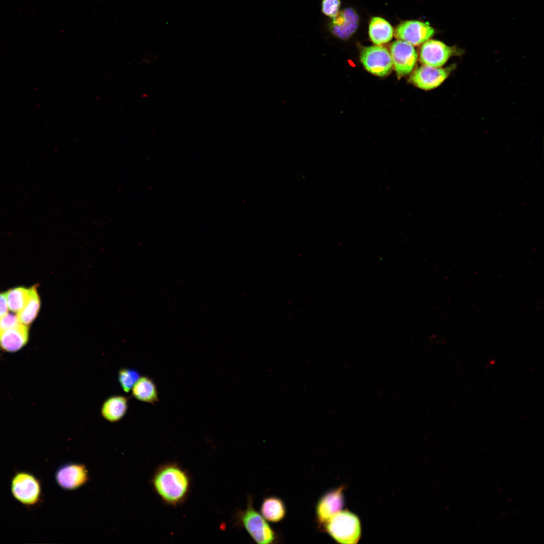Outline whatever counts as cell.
Instances as JSON below:
<instances>
[{
  "label": "cell",
  "mask_w": 544,
  "mask_h": 544,
  "mask_svg": "<svg viewBox=\"0 0 544 544\" xmlns=\"http://www.w3.org/2000/svg\"><path fill=\"white\" fill-rule=\"evenodd\" d=\"M139 372L133 368H122L118 370L117 378L124 392L128 393L140 377Z\"/></svg>",
  "instance_id": "ffe728a7"
},
{
  "label": "cell",
  "mask_w": 544,
  "mask_h": 544,
  "mask_svg": "<svg viewBox=\"0 0 544 544\" xmlns=\"http://www.w3.org/2000/svg\"><path fill=\"white\" fill-rule=\"evenodd\" d=\"M451 68L434 67L423 65L416 70L409 81L418 88L430 90L441 85L448 78Z\"/></svg>",
  "instance_id": "8fae6325"
},
{
  "label": "cell",
  "mask_w": 544,
  "mask_h": 544,
  "mask_svg": "<svg viewBox=\"0 0 544 544\" xmlns=\"http://www.w3.org/2000/svg\"><path fill=\"white\" fill-rule=\"evenodd\" d=\"M20 322L17 315L11 314L0 318V334Z\"/></svg>",
  "instance_id": "7402d4cb"
},
{
  "label": "cell",
  "mask_w": 544,
  "mask_h": 544,
  "mask_svg": "<svg viewBox=\"0 0 544 544\" xmlns=\"http://www.w3.org/2000/svg\"><path fill=\"white\" fill-rule=\"evenodd\" d=\"M131 394L136 399L152 404L159 401L156 385L152 379L147 376L139 378L131 389Z\"/></svg>",
  "instance_id": "9a60e30c"
},
{
  "label": "cell",
  "mask_w": 544,
  "mask_h": 544,
  "mask_svg": "<svg viewBox=\"0 0 544 544\" xmlns=\"http://www.w3.org/2000/svg\"><path fill=\"white\" fill-rule=\"evenodd\" d=\"M260 513L264 518L271 522H278L285 517L286 509L282 500L275 496L265 498L262 501Z\"/></svg>",
  "instance_id": "e0dca14e"
},
{
  "label": "cell",
  "mask_w": 544,
  "mask_h": 544,
  "mask_svg": "<svg viewBox=\"0 0 544 544\" xmlns=\"http://www.w3.org/2000/svg\"><path fill=\"white\" fill-rule=\"evenodd\" d=\"M434 34V29L428 22L416 20L404 21L396 28L395 36L398 40L417 46L429 40Z\"/></svg>",
  "instance_id": "30bf717a"
},
{
  "label": "cell",
  "mask_w": 544,
  "mask_h": 544,
  "mask_svg": "<svg viewBox=\"0 0 544 544\" xmlns=\"http://www.w3.org/2000/svg\"><path fill=\"white\" fill-rule=\"evenodd\" d=\"M40 307V300L36 287L30 288L29 298L24 307L17 314L19 321L26 325L36 317Z\"/></svg>",
  "instance_id": "ac0fdd59"
},
{
  "label": "cell",
  "mask_w": 544,
  "mask_h": 544,
  "mask_svg": "<svg viewBox=\"0 0 544 544\" xmlns=\"http://www.w3.org/2000/svg\"><path fill=\"white\" fill-rule=\"evenodd\" d=\"M11 491L16 500L27 507H35L42 500L40 480L29 471L15 472L11 482Z\"/></svg>",
  "instance_id": "277c9868"
},
{
  "label": "cell",
  "mask_w": 544,
  "mask_h": 544,
  "mask_svg": "<svg viewBox=\"0 0 544 544\" xmlns=\"http://www.w3.org/2000/svg\"><path fill=\"white\" fill-rule=\"evenodd\" d=\"M321 528L339 543L356 544L361 536V525L358 516L345 509L341 510Z\"/></svg>",
  "instance_id": "7a4b0ae2"
},
{
  "label": "cell",
  "mask_w": 544,
  "mask_h": 544,
  "mask_svg": "<svg viewBox=\"0 0 544 544\" xmlns=\"http://www.w3.org/2000/svg\"><path fill=\"white\" fill-rule=\"evenodd\" d=\"M340 0H322L321 11L325 16L333 18L339 13Z\"/></svg>",
  "instance_id": "44dd1931"
},
{
  "label": "cell",
  "mask_w": 544,
  "mask_h": 544,
  "mask_svg": "<svg viewBox=\"0 0 544 544\" xmlns=\"http://www.w3.org/2000/svg\"><path fill=\"white\" fill-rule=\"evenodd\" d=\"M30 294V288L20 287L11 289L5 293L8 306L13 312L18 313L25 306Z\"/></svg>",
  "instance_id": "d6986e66"
},
{
  "label": "cell",
  "mask_w": 544,
  "mask_h": 544,
  "mask_svg": "<svg viewBox=\"0 0 544 544\" xmlns=\"http://www.w3.org/2000/svg\"><path fill=\"white\" fill-rule=\"evenodd\" d=\"M359 17L352 8L339 11L329 24V29L335 37L343 40L350 38L358 26Z\"/></svg>",
  "instance_id": "7c38bea8"
},
{
  "label": "cell",
  "mask_w": 544,
  "mask_h": 544,
  "mask_svg": "<svg viewBox=\"0 0 544 544\" xmlns=\"http://www.w3.org/2000/svg\"><path fill=\"white\" fill-rule=\"evenodd\" d=\"M54 479L57 485L65 491H74L86 484L89 480V471L82 463L67 462L56 470Z\"/></svg>",
  "instance_id": "52a82bcc"
},
{
  "label": "cell",
  "mask_w": 544,
  "mask_h": 544,
  "mask_svg": "<svg viewBox=\"0 0 544 544\" xmlns=\"http://www.w3.org/2000/svg\"><path fill=\"white\" fill-rule=\"evenodd\" d=\"M360 60L368 72L379 77L388 75L393 67L390 52L381 45L363 48Z\"/></svg>",
  "instance_id": "5b68a950"
},
{
  "label": "cell",
  "mask_w": 544,
  "mask_h": 544,
  "mask_svg": "<svg viewBox=\"0 0 544 544\" xmlns=\"http://www.w3.org/2000/svg\"><path fill=\"white\" fill-rule=\"evenodd\" d=\"M345 485L324 494L318 500L315 507L316 521L320 528L330 518L341 511L344 507Z\"/></svg>",
  "instance_id": "ba28073f"
},
{
  "label": "cell",
  "mask_w": 544,
  "mask_h": 544,
  "mask_svg": "<svg viewBox=\"0 0 544 544\" xmlns=\"http://www.w3.org/2000/svg\"><path fill=\"white\" fill-rule=\"evenodd\" d=\"M8 308L5 293L0 294V318L8 314Z\"/></svg>",
  "instance_id": "603a6c76"
},
{
  "label": "cell",
  "mask_w": 544,
  "mask_h": 544,
  "mask_svg": "<svg viewBox=\"0 0 544 544\" xmlns=\"http://www.w3.org/2000/svg\"><path fill=\"white\" fill-rule=\"evenodd\" d=\"M236 520L252 538L259 544H269L275 542L277 535L264 517L253 506V500L248 497L247 507L238 511Z\"/></svg>",
  "instance_id": "3957f363"
},
{
  "label": "cell",
  "mask_w": 544,
  "mask_h": 544,
  "mask_svg": "<svg viewBox=\"0 0 544 544\" xmlns=\"http://www.w3.org/2000/svg\"><path fill=\"white\" fill-rule=\"evenodd\" d=\"M154 491L166 504L176 507L189 495L191 480L188 472L178 464L169 462L159 465L151 478Z\"/></svg>",
  "instance_id": "6da1fadb"
},
{
  "label": "cell",
  "mask_w": 544,
  "mask_h": 544,
  "mask_svg": "<svg viewBox=\"0 0 544 544\" xmlns=\"http://www.w3.org/2000/svg\"><path fill=\"white\" fill-rule=\"evenodd\" d=\"M461 53L456 46H450L437 40H428L423 43L420 51V59L424 64L441 67L452 56Z\"/></svg>",
  "instance_id": "8992f818"
},
{
  "label": "cell",
  "mask_w": 544,
  "mask_h": 544,
  "mask_svg": "<svg viewBox=\"0 0 544 544\" xmlns=\"http://www.w3.org/2000/svg\"><path fill=\"white\" fill-rule=\"evenodd\" d=\"M28 327L21 322L0 334V348L8 352L21 349L28 340Z\"/></svg>",
  "instance_id": "4fadbf2b"
},
{
  "label": "cell",
  "mask_w": 544,
  "mask_h": 544,
  "mask_svg": "<svg viewBox=\"0 0 544 544\" xmlns=\"http://www.w3.org/2000/svg\"><path fill=\"white\" fill-rule=\"evenodd\" d=\"M369 35L371 41L376 45H381L391 40L393 30L391 25L385 19L378 17H373L369 26Z\"/></svg>",
  "instance_id": "2e32d148"
},
{
  "label": "cell",
  "mask_w": 544,
  "mask_h": 544,
  "mask_svg": "<svg viewBox=\"0 0 544 544\" xmlns=\"http://www.w3.org/2000/svg\"><path fill=\"white\" fill-rule=\"evenodd\" d=\"M390 54L392 66L398 77L410 74L418 59V53L414 46L400 40L392 43Z\"/></svg>",
  "instance_id": "9c48e42d"
},
{
  "label": "cell",
  "mask_w": 544,
  "mask_h": 544,
  "mask_svg": "<svg viewBox=\"0 0 544 544\" xmlns=\"http://www.w3.org/2000/svg\"><path fill=\"white\" fill-rule=\"evenodd\" d=\"M128 407V398L121 395H111L103 402L101 414L104 419L114 423L120 421L125 415Z\"/></svg>",
  "instance_id": "5bb4252c"
}]
</instances>
